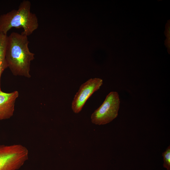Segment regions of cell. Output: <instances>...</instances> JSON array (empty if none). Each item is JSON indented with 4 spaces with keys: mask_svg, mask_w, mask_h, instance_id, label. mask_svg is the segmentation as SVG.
I'll list each match as a JSON object with an SVG mask.
<instances>
[{
    "mask_svg": "<svg viewBox=\"0 0 170 170\" xmlns=\"http://www.w3.org/2000/svg\"><path fill=\"white\" fill-rule=\"evenodd\" d=\"M29 42L27 36L22 33L13 32L7 37L5 59L14 76L31 77L30 64L35 59V54L29 50Z\"/></svg>",
    "mask_w": 170,
    "mask_h": 170,
    "instance_id": "obj_1",
    "label": "cell"
},
{
    "mask_svg": "<svg viewBox=\"0 0 170 170\" xmlns=\"http://www.w3.org/2000/svg\"><path fill=\"white\" fill-rule=\"evenodd\" d=\"M31 4L27 0L23 1L17 9H13L0 15V32L5 35L13 27L22 28V34L28 36L38 27L36 14L31 11Z\"/></svg>",
    "mask_w": 170,
    "mask_h": 170,
    "instance_id": "obj_2",
    "label": "cell"
},
{
    "mask_svg": "<svg viewBox=\"0 0 170 170\" xmlns=\"http://www.w3.org/2000/svg\"><path fill=\"white\" fill-rule=\"evenodd\" d=\"M27 149L21 144L0 145V170H18L28 159Z\"/></svg>",
    "mask_w": 170,
    "mask_h": 170,
    "instance_id": "obj_3",
    "label": "cell"
},
{
    "mask_svg": "<svg viewBox=\"0 0 170 170\" xmlns=\"http://www.w3.org/2000/svg\"><path fill=\"white\" fill-rule=\"evenodd\" d=\"M120 102L118 93L115 91L110 92L101 105L92 114V123L101 125L112 121L118 116Z\"/></svg>",
    "mask_w": 170,
    "mask_h": 170,
    "instance_id": "obj_4",
    "label": "cell"
},
{
    "mask_svg": "<svg viewBox=\"0 0 170 170\" xmlns=\"http://www.w3.org/2000/svg\"><path fill=\"white\" fill-rule=\"evenodd\" d=\"M102 84L103 80L99 78H90L82 84L72 102L71 108L73 112L79 113L88 99L98 90Z\"/></svg>",
    "mask_w": 170,
    "mask_h": 170,
    "instance_id": "obj_5",
    "label": "cell"
},
{
    "mask_svg": "<svg viewBox=\"0 0 170 170\" xmlns=\"http://www.w3.org/2000/svg\"><path fill=\"white\" fill-rule=\"evenodd\" d=\"M19 95L17 91L7 93L0 88V121L9 119L13 115L15 102Z\"/></svg>",
    "mask_w": 170,
    "mask_h": 170,
    "instance_id": "obj_6",
    "label": "cell"
},
{
    "mask_svg": "<svg viewBox=\"0 0 170 170\" xmlns=\"http://www.w3.org/2000/svg\"><path fill=\"white\" fill-rule=\"evenodd\" d=\"M8 36L0 32V88L1 78L4 70L8 67L5 59V49Z\"/></svg>",
    "mask_w": 170,
    "mask_h": 170,
    "instance_id": "obj_7",
    "label": "cell"
},
{
    "mask_svg": "<svg viewBox=\"0 0 170 170\" xmlns=\"http://www.w3.org/2000/svg\"><path fill=\"white\" fill-rule=\"evenodd\" d=\"M163 157V167L167 170H170V146L169 145L162 154Z\"/></svg>",
    "mask_w": 170,
    "mask_h": 170,
    "instance_id": "obj_8",
    "label": "cell"
}]
</instances>
